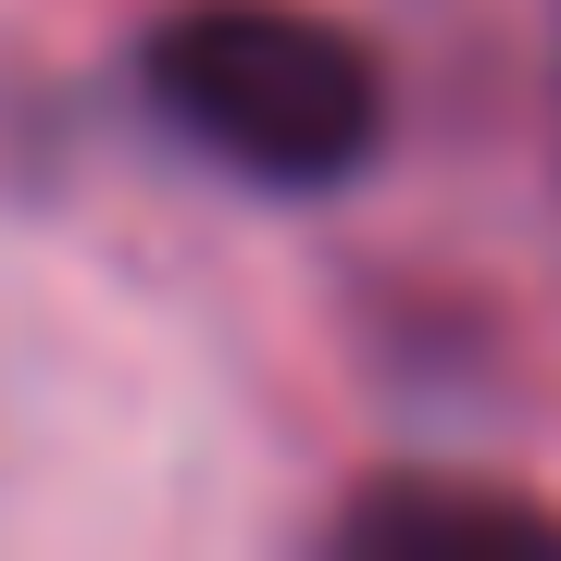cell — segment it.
<instances>
[{"instance_id": "6da1fadb", "label": "cell", "mask_w": 561, "mask_h": 561, "mask_svg": "<svg viewBox=\"0 0 561 561\" xmlns=\"http://www.w3.org/2000/svg\"><path fill=\"white\" fill-rule=\"evenodd\" d=\"M138 88L201 162L250 187H350L387 150V76L312 0H175L138 38Z\"/></svg>"}, {"instance_id": "7a4b0ae2", "label": "cell", "mask_w": 561, "mask_h": 561, "mask_svg": "<svg viewBox=\"0 0 561 561\" xmlns=\"http://www.w3.org/2000/svg\"><path fill=\"white\" fill-rule=\"evenodd\" d=\"M350 561H561V512L524 486H461V474H387L324 512Z\"/></svg>"}]
</instances>
